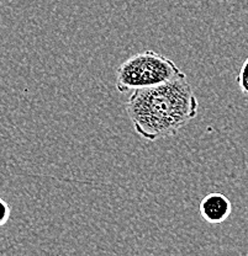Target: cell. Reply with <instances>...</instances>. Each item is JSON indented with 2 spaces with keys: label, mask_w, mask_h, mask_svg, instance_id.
Instances as JSON below:
<instances>
[{
  "label": "cell",
  "mask_w": 248,
  "mask_h": 256,
  "mask_svg": "<svg viewBox=\"0 0 248 256\" xmlns=\"http://www.w3.org/2000/svg\"><path fill=\"white\" fill-rule=\"evenodd\" d=\"M186 76L172 60L152 50L140 52L122 62L116 70L115 86L119 92L153 86Z\"/></svg>",
  "instance_id": "obj_2"
},
{
  "label": "cell",
  "mask_w": 248,
  "mask_h": 256,
  "mask_svg": "<svg viewBox=\"0 0 248 256\" xmlns=\"http://www.w3.org/2000/svg\"><path fill=\"white\" fill-rule=\"evenodd\" d=\"M10 217H12V207L3 197H0V228L7 226Z\"/></svg>",
  "instance_id": "obj_5"
},
{
  "label": "cell",
  "mask_w": 248,
  "mask_h": 256,
  "mask_svg": "<svg viewBox=\"0 0 248 256\" xmlns=\"http://www.w3.org/2000/svg\"><path fill=\"white\" fill-rule=\"evenodd\" d=\"M126 111L135 132L145 140L174 137L199 114V101L186 76L133 90Z\"/></svg>",
  "instance_id": "obj_1"
},
{
  "label": "cell",
  "mask_w": 248,
  "mask_h": 256,
  "mask_svg": "<svg viewBox=\"0 0 248 256\" xmlns=\"http://www.w3.org/2000/svg\"><path fill=\"white\" fill-rule=\"evenodd\" d=\"M236 80L241 92L248 95V57L246 58V60H244L243 64H242Z\"/></svg>",
  "instance_id": "obj_4"
},
{
  "label": "cell",
  "mask_w": 248,
  "mask_h": 256,
  "mask_svg": "<svg viewBox=\"0 0 248 256\" xmlns=\"http://www.w3.org/2000/svg\"><path fill=\"white\" fill-rule=\"evenodd\" d=\"M232 204L228 197L221 192L207 194L199 204V213L209 224H221L230 217Z\"/></svg>",
  "instance_id": "obj_3"
}]
</instances>
